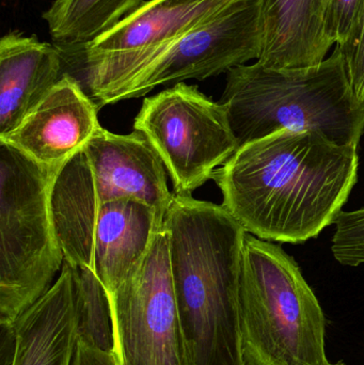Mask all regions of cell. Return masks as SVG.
<instances>
[{
	"instance_id": "8992f818",
	"label": "cell",
	"mask_w": 364,
	"mask_h": 365,
	"mask_svg": "<svg viewBox=\"0 0 364 365\" xmlns=\"http://www.w3.org/2000/svg\"><path fill=\"white\" fill-rule=\"evenodd\" d=\"M56 177L0 140V325L16 321L61 272L51 208Z\"/></svg>"
},
{
	"instance_id": "7a4b0ae2",
	"label": "cell",
	"mask_w": 364,
	"mask_h": 365,
	"mask_svg": "<svg viewBox=\"0 0 364 365\" xmlns=\"http://www.w3.org/2000/svg\"><path fill=\"white\" fill-rule=\"evenodd\" d=\"M162 227L194 365H244L239 293L247 232L224 206L175 193Z\"/></svg>"
},
{
	"instance_id": "5b68a950",
	"label": "cell",
	"mask_w": 364,
	"mask_h": 365,
	"mask_svg": "<svg viewBox=\"0 0 364 365\" xmlns=\"http://www.w3.org/2000/svg\"><path fill=\"white\" fill-rule=\"evenodd\" d=\"M244 365H326L325 317L294 259L246 233L239 277Z\"/></svg>"
},
{
	"instance_id": "ba28073f",
	"label": "cell",
	"mask_w": 364,
	"mask_h": 365,
	"mask_svg": "<svg viewBox=\"0 0 364 365\" xmlns=\"http://www.w3.org/2000/svg\"><path fill=\"white\" fill-rule=\"evenodd\" d=\"M109 299L117 365H194L177 308L164 227Z\"/></svg>"
},
{
	"instance_id": "7c38bea8",
	"label": "cell",
	"mask_w": 364,
	"mask_h": 365,
	"mask_svg": "<svg viewBox=\"0 0 364 365\" xmlns=\"http://www.w3.org/2000/svg\"><path fill=\"white\" fill-rule=\"evenodd\" d=\"M61 51L36 36L0 40V138L8 136L62 78Z\"/></svg>"
},
{
	"instance_id": "e0dca14e",
	"label": "cell",
	"mask_w": 364,
	"mask_h": 365,
	"mask_svg": "<svg viewBox=\"0 0 364 365\" xmlns=\"http://www.w3.org/2000/svg\"><path fill=\"white\" fill-rule=\"evenodd\" d=\"M145 0H55L43 13L57 44L83 48L136 11Z\"/></svg>"
},
{
	"instance_id": "2e32d148",
	"label": "cell",
	"mask_w": 364,
	"mask_h": 365,
	"mask_svg": "<svg viewBox=\"0 0 364 365\" xmlns=\"http://www.w3.org/2000/svg\"><path fill=\"white\" fill-rule=\"evenodd\" d=\"M100 204L85 151L68 160L53 180L51 208L64 261L93 269L94 236Z\"/></svg>"
},
{
	"instance_id": "603a6c76",
	"label": "cell",
	"mask_w": 364,
	"mask_h": 365,
	"mask_svg": "<svg viewBox=\"0 0 364 365\" xmlns=\"http://www.w3.org/2000/svg\"><path fill=\"white\" fill-rule=\"evenodd\" d=\"M326 365H345L343 362H338V364H331V362H327Z\"/></svg>"
},
{
	"instance_id": "5bb4252c",
	"label": "cell",
	"mask_w": 364,
	"mask_h": 365,
	"mask_svg": "<svg viewBox=\"0 0 364 365\" xmlns=\"http://www.w3.org/2000/svg\"><path fill=\"white\" fill-rule=\"evenodd\" d=\"M235 0H149L81 49L83 59L142 51L168 42Z\"/></svg>"
},
{
	"instance_id": "30bf717a",
	"label": "cell",
	"mask_w": 364,
	"mask_h": 365,
	"mask_svg": "<svg viewBox=\"0 0 364 365\" xmlns=\"http://www.w3.org/2000/svg\"><path fill=\"white\" fill-rule=\"evenodd\" d=\"M0 330V365H73L79 341L76 268L64 261L51 289Z\"/></svg>"
},
{
	"instance_id": "7402d4cb",
	"label": "cell",
	"mask_w": 364,
	"mask_h": 365,
	"mask_svg": "<svg viewBox=\"0 0 364 365\" xmlns=\"http://www.w3.org/2000/svg\"><path fill=\"white\" fill-rule=\"evenodd\" d=\"M73 365H117L113 354L100 351L79 339Z\"/></svg>"
},
{
	"instance_id": "4fadbf2b",
	"label": "cell",
	"mask_w": 364,
	"mask_h": 365,
	"mask_svg": "<svg viewBox=\"0 0 364 365\" xmlns=\"http://www.w3.org/2000/svg\"><path fill=\"white\" fill-rule=\"evenodd\" d=\"M329 0H263L262 43L256 61L276 70L322 63L333 43L326 31Z\"/></svg>"
},
{
	"instance_id": "6da1fadb",
	"label": "cell",
	"mask_w": 364,
	"mask_h": 365,
	"mask_svg": "<svg viewBox=\"0 0 364 365\" xmlns=\"http://www.w3.org/2000/svg\"><path fill=\"white\" fill-rule=\"evenodd\" d=\"M357 148L316 130H280L239 147L212 180L247 233L303 244L343 212L358 179Z\"/></svg>"
},
{
	"instance_id": "9a60e30c",
	"label": "cell",
	"mask_w": 364,
	"mask_h": 365,
	"mask_svg": "<svg viewBox=\"0 0 364 365\" xmlns=\"http://www.w3.org/2000/svg\"><path fill=\"white\" fill-rule=\"evenodd\" d=\"M162 223L153 208L136 200L100 205L94 236L93 272L108 296L142 261Z\"/></svg>"
},
{
	"instance_id": "ffe728a7",
	"label": "cell",
	"mask_w": 364,
	"mask_h": 365,
	"mask_svg": "<svg viewBox=\"0 0 364 365\" xmlns=\"http://www.w3.org/2000/svg\"><path fill=\"white\" fill-rule=\"evenodd\" d=\"M339 47L345 57L353 90L358 100L364 102V0L350 38Z\"/></svg>"
},
{
	"instance_id": "52a82bcc",
	"label": "cell",
	"mask_w": 364,
	"mask_h": 365,
	"mask_svg": "<svg viewBox=\"0 0 364 365\" xmlns=\"http://www.w3.org/2000/svg\"><path fill=\"white\" fill-rule=\"evenodd\" d=\"M134 130L160 156L175 195H192L237 150L224 106L185 83L145 98Z\"/></svg>"
},
{
	"instance_id": "3957f363",
	"label": "cell",
	"mask_w": 364,
	"mask_h": 365,
	"mask_svg": "<svg viewBox=\"0 0 364 365\" xmlns=\"http://www.w3.org/2000/svg\"><path fill=\"white\" fill-rule=\"evenodd\" d=\"M220 104L237 149L280 130H316L338 145L358 147L364 102L358 100L339 46L322 63L276 70L258 61L227 73Z\"/></svg>"
},
{
	"instance_id": "8fae6325",
	"label": "cell",
	"mask_w": 364,
	"mask_h": 365,
	"mask_svg": "<svg viewBox=\"0 0 364 365\" xmlns=\"http://www.w3.org/2000/svg\"><path fill=\"white\" fill-rule=\"evenodd\" d=\"M83 151L100 205L136 200L153 208L164 220L175 193L169 190L162 160L142 133L118 135L100 128Z\"/></svg>"
},
{
	"instance_id": "d6986e66",
	"label": "cell",
	"mask_w": 364,
	"mask_h": 365,
	"mask_svg": "<svg viewBox=\"0 0 364 365\" xmlns=\"http://www.w3.org/2000/svg\"><path fill=\"white\" fill-rule=\"evenodd\" d=\"M331 251L344 266L357 267L364 264V207L341 212L335 221Z\"/></svg>"
},
{
	"instance_id": "9c48e42d",
	"label": "cell",
	"mask_w": 364,
	"mask_h": 365,
	"mask_svg": "<svg viewBox=\"0 0 364 365\" xmlns=\"http://www.w3.org/2000/svg\"><path fill=\"white\" fill-rule=\"evenodd\" d=\"M98 111L81 83L64 74L23 122L0 140L57 175L102 128Z\"/></svg>"
},
{
	"instance_id": "ac0fdd59",
	"label": "cell",
	"mask_w": 364,
	"mask_h": 365,
	"mask_svg": "<svg viewBox=\"0 0 364 365\" xmlns=\"http://www.w3.org/2000/svg\"><path fill=\"white\" fill-rule=\"evenodd\" d=\"M75 268L79 339L100 351L113 354L115 338L108 294L93 269Z\"/></svg>"
},
{
	"instance_id": "277c9868",
	"label": "cell",
	"mask_w": 364,
	"mask_h": 365,
	"mask_svg": "<svg viewBox=\"0 0 364 365\" xmlns=\"http://www.w3.org/2000/svg\"><path fill=\"white\" fill-rule=\"evenodd\" d=\"M263 0H235L209 21L142 51L85 60V83L98 108L141 98L160 86L204 81L259 59Z\"/></svg>"
},
{
	"instance_id": "44dd1931",
	"label": "cell",
	"mask_w": 364,
	"mask_h": 365,
	"mask_svg": "<svg viewBox=\"0 0 364 365\" xmlns=\"http://www.w3.org/2000/svg\"><path fill=\"white\" fill-rule=\"evenodd\" d=\"M363 0H329L326 31L333 44L343 46L350 38Z\"/></svg>"
}]
</instances>
